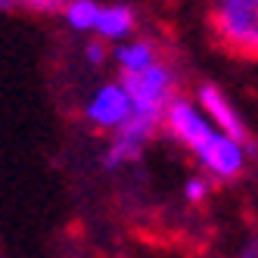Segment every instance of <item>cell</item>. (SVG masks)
<instances>
[{
	"mask_svg": "<svg viewBox=\"0 0 258 258\" xmlns=\"http://www.w3.org/2000/svg\"><path fill=\"white\" fill-rule=\"evenodd\" d=\"M209 22L227 53L258 59V0H212Z\"/></svg>",
	"mask_w": 258,
	"mask_h": 258,
	"instance_id": "6da1fadb",
	"label": "cell"
},
{
	"mask_svg": "<svg viewBox=\"0 0 258 258\" xmlns=\"http://www.w3.org/2000/svg\"><path fill=\"white\" fill-rule=\"evenodd\" d=\"M121 84L127 90V97H131V112L153 118L159 124H162V115L168 109V103L177 97V72L162 59H156L143 72L121 75Z\"/></svg>",
	"mask_w": 258,
	"mask_h": 258,
	"instance_id": "7a4b0ae2",
	"label": "cell"
},
{
	"mask_svg": "<svg viewBox=\"0 0 258 258\" xmlns=\"http://www.w3.org/2000/svg\"><path fill=\"white\" fill-rule=\"evenodd\" d=\"M162 127L168 131L171 140H177L183 150H190L196 159L209 150V146L215 143V137L221 134L218 127L209 121V115L199 109L196 100H187V97H174L168 103V109H165L162 115Z\"/></svg>",
	"mask_w": 258,
	"mask_h": 258,
	"instance_id": "3957f363",
	"label": "cell"
},
{
	"mask_svg": "<svg viewBox=\"0 0 258 258\" xmlns=\"http://www.w3.org/2000/svg\"><path fill=\"white\" fill-rule=\"evenodd\" d=\"M159 127H162L159 121L131 112V118L112 131V140H109L106 153H103V168L106 171H118V168H124V165H134L143 156L146 143L153 140V134L159 131Z\"/></svg>",
	"mask_w": 258,
	"mask_h": 258,
	"instance_id": "277c9868",
	"label": "cell"
},
{
	"mask_svg": "<svg viewBox=\"0 0 258 258\" xmlns=\"http://www.w3.org/2000/svg\"><path fill=\"white\" fill-rule=\"evenodd\" d=\"M127 118H131V97L121 81H106L100 84L94 94L84 103V121L97 131H109L112 134L115 127H121Z\"/></svg>",
	"mask_w": 258,
	"mask_h": 258,
	"instance_id": "5b68a950",
	"label": "cell"
},
{
	"mask_svg": "<svg viewBox=\"0 0 258 258\" xmlns=\"http://www.w3.org/2000/svg\"><path fill=\"white\" fill-rule=\"evenodd\" d=\"M196 103H199V109L209 115V121L218 127L221 134L233 137L236 143H243L246 150L252 146V131H249V124L243 121V115L236 112V106L230 103V97H227L218 84H199V87H196Z\"/></svg>",
	"mask_w": 258,
	"mask_h": 258,
	"instance_id": "8992f818",
	"label": "cell"
},
{
	"mask_svg": "<svg viewBox=\"0 0 258 258\" xmlns=\"http://www.w3.org/2000/svg\"><path fill=\"white\" fill-rule=\"evenodd\" d=\"M137 31V13L131 4H106L100 7V16H97V28L94 34L100 41H127L131 34Z\"/></svg>",
	"mask_w": 258,
	"mask_h": 258,
	"instance_id": "52a82bcc",
	"label": "cell"
},
{
	"mask_svg": "<svg viewBox=\"0 0 258 258\" xmlns=\"http://www.w3.org/2000/svg\"><path fill=\"white\" fill-rule=\"evenodd\" d=\"M112 59H115V66H118L121 75H131V72L150 69L159 59V50H156L153 41H146V38H127V41H118L115 44Z\"/></svg>",
	"mask_w": 258,
	"mask_h": 258,
	"instance_id": "ba28073f",
	"label": "cell"
},
{
	"mask_svg": "<svg viewBox=\"0 0 258 258\" xmlns=\"http://www.w3.org/2000/svg\"><path fill=\"white\" fill-rule=\"evenodd\" d=\"M100 0H66V7H62V19L72 31H78V34H90L97 28V16H100Z\"/></svg>",
	"mask_w": 258,
	"mask_h": 258,
	"instance_id": "9c48e42d",
	"label": "cell"
},
{
	"mask_svg": "<svg viewBox=\"0 0 258 258\" xmlns=\"http://www.w3.org/2000/svg\"><path fill=\"white\" fill-rule=\"evenodd\" d=\"M66 0H0L7 13H34V16H59Z\"/></svg>",
	"mask_w": 258,
	"mask_h": 258,
	"instance_id": "30bf717a",
	"label": "cell"
},
{
	"mask_svg": "<svg viewBox=\"0 0 258 258\" xmlns=\"http://www.w3.org/2000/svg\"><path fill=\"white\" fill-rule=\"evenodd\" d=\"M106 59H109L106 41L94 38V41H87V44H84V62H87L90 69H100V66H106Z\"/></svg>",
	"mask_w": 258,
	"mask_h": 258,
	"instance_id": "8fae6325",
	"label": "cell"
},
{
	"mask_svg": "<svg viewBox=\"0 0 258 258\" xmlns=\"http://www.w3.org/2000/svg\"><path fill=\"white\" fill-rule=\"evenodd\" d=\"M206 196H209V180L206 177H190L183 183V199H187L190 206H199Z\"/></svg>",
	"mask_w": 258,
	"mask_h": 258,
	"instance_id": "7c38bea8",
	"label": "cell"
},
{
	"mask_svg": "<svg viewBox=\"0 0 258 258\" xmlns=\"http://www.w3.org/2000/svg\"><path fill=\"white\" fill-rule=\"evenodd\" d=\"M239 258H258V236H252L249 243L239 249Z\"/></svg>",
	"mask_w": 258,
	"mask_h": 258,
	"instance_id": "4fadbf2b",
	"label": "cell"
}]
</instances>
